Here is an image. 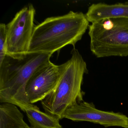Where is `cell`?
<instances>
[{
  "label": "cell",
  "mask_w": 128,
  "mask_h": 128,
  "mask_svg": "<svg viewBox=\"0 0 128 128\" xmlns=\"http://www.w3.org/2000/svg\"><path fill=\"white\" fill-rule=\"evenodd\" d=\"M89 23L85 14L73 11L48 18L35 26L28 52L52 55L66 46L74 48L88 29Z\"/></svg>",
  "instance_id": "6da1fadb"
},
{
  "label": "cell",
  "mask_w": 128,
  "mask_h": 128,
  "mask_svg": "<svg viewBox=\"0 0 128 128\" xmlns=\"http://www.w3.org/2000/svg\"><path fill=\"white\" fill-rule=\"evenodd\" d=\"M52 54L30 53L18 56L6 55L0 64V102L13 104L24 111L34 104L27 97L28 82L38 68L50 61Z\"/></svg>",
  "instance_id": "7a4b0ae2"
},
{
  "label": "cell",
  "mask_w": 128,
  "mask_h": 128,
  "mask_svg": "<svg viewBox=\"0 0 128 128\" xmlns=\"http://www.w3.org/2000/svg\"><path fill=\"white\" fill-rule=\"evenodd\" d=\"M69 64L54 90L41 104L45 112L60 120L67 109L72 106L84 102V92L82 85L84 74H88L86 63L77 49L73 48Z\"/></svg>",
  "instance_id": "3957f363"
},
{
  "label": "cell",
  "mask_w": 128,
  "mask_h": 128,
  "mask_svg": "<svg viewBox=\"0 0 128 128\" xmlns=\"http://www.w3.org/2000/svg\"><path fill=\"white\" fill-rule=\"evenodd\" d=\"M88 29L90 51L96 58L128 56V18H106Z\"/></svg>",
  "instance_id": "277c9868"
},
{
  "label": "cell",
  "mask_w": 128,
  "mask_h": 128,
  "mask_svg": "<svg viewBox=\"0 0 128 128\" xmlns=\"http://www.w3.org/2000/svg\"><path fill=\"white\" fill-rule=\"evenodd\" d=\"M35 12L33 6L29 4L6 25L7 55L16 57L28 53L35 27Z\"/></svg>",
  "instance_id": "5b68a950"
},
{
  "label": "cell",
  "mask_w": 128,
  "mask_h": 128,
  "mask_svg": "<svg viewBox=\"0 0 128 128\" xmlns=\"http://www.w3.org/2000/svg\"><path fill=\"white\" fill-rule=\"evenodd\" d=\"M69 60L60 65L51 61L38 68L27 83L26 93L30 103L42 102L56 87Z\"/></svg>",
  "instance_id": "8992f818"
},
{
  "label": "cell",
  "mask_w": 128,
  "mask_h": 128,
  "mask_svg": "<svg viewBox=\"0 0 128 128\" xmlns=\"http://www.w3.org/2000/svg\"><path fill=\"white\" fill-rule=\"evenodd\" d=\"M63 118L75 122L97 124L106 128L116 126L128 128V117L126 115L120 112L99 110L92 102H82L74 105L65 112Z\"/></svg>",
  "instance_id": "52a82bcc"
},
{
  "label": "cell",
  "mask_w": 128,
  "mask_h": 128,
  "mask_svg": "<svg viewBox=\"0 0 128 128\" xmlns=\"http://www.w3.org/2000/svg\"><path fill=\"white\" fill-rule=\"evenodd\" d=\"M85 15L91 23L106 18H128V2L114 4H94L89 7Z\"/></svg>",
  "instance_id": "ba28073f"
},
{
  "label": "cell",
  "mask_w": 128,
  "mask_h": 128,
  "mask_svg": "<svg viewBox=\"0 0 128 128\" xmlns=\"http://www.w3.org/2000/svg\"><path fill=\"white\" fill-rule=\"evenodd\" d=\"M24 120L18 106L9 103L0 105V128H31Z\"/></svg>",
  "instance_id": "9c48e42d"
},
{
  "label": "cell",
  "mask_w": 128,
  "mask_h": 128,
  "mask_svg": "<svg viewBox=\"0 0 128 128\" xmlns=\"http://www.w3.org/2000/svg\"><path fill=\"white\" fill-rule=\"evenodd\" d=\"M33 128H62L60 119L46 112L41 111L34 104L27 107L24 110Z\"/></svg>",
  "instance_id": "30bf717a"
},
{
  "label": "cell",
  "mask_w": 128,
  "mask_h": 128,
  "mask_svg": "<svg viewBox=\"0 0 128 128\" xmlns=\"http://www.w3.org/2000/svg\"><path fill=\"white\" fill-rule=\"evenodd\" d=\"M7 40L6 25L0 24V64L7 55Z\"/></svg>",
  "instance_id": "8fae6325"
},
{
  "label": "cell",
  "mask_w": 128,
  "mask_h": 128,
  "mask_svg": "<svg viewBox=\"0 0 128 128\" xmlns=\"http://www.w3.org/2000/svg\"><path fill=\"white\" fill-rule=\"evenodd\" d=\"M31 128H32V127H31Z\"/></svg>",
  "instance_id": "7c38bea8"
}]
</instances>
